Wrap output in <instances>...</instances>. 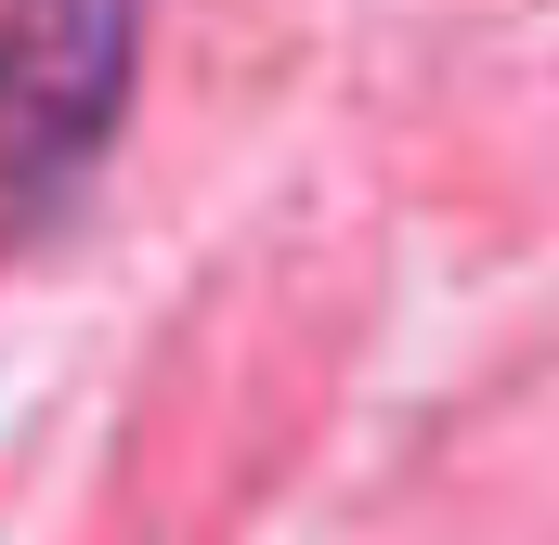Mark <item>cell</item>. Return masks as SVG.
Returning <instances> with one entry per match:
<instances>
[{
  "mask_svg": "<svg viewBox=\"0 0 559 545\" xmlns=\"http://www.w3.org/2000/svg\"><path fill=\"white\" fill-rule=\"evenodd\" d=\"M143 0H0V234H39L131 105Z\"/></svg>",
  "mask_w": 559,
  "mask_h": 545,
  "instance_id": "obj_1",
  "label": "cell"
}]
</instances>
